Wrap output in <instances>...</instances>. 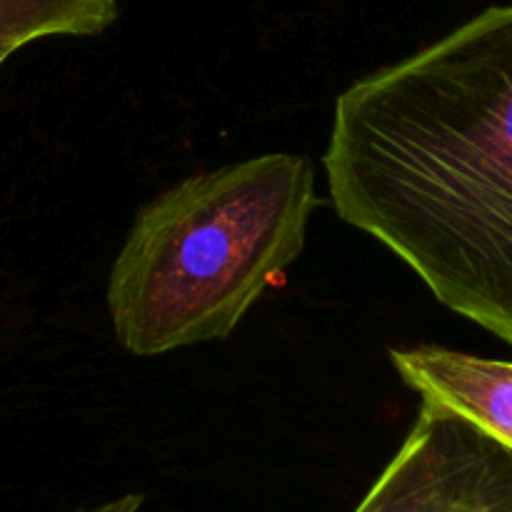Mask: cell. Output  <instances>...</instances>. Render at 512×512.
I'll use <instances>...</instances> for the list:
<instances>
[{
    "label": "cell",
    "instance_id": "3",
    "mask_svg": "<svg viewBox=\"0 0 512 512\" xmlns=\"http://www.w3.org/2000/svg\"><path fill=\"white\" fill-rule=\"evenodd\" d=\"M353 512H512V448L458 410L423 400Z\"/></svg>",
    "mask_w": 512,
    "mask_h": 512
},
{
    "label": "cell",
    "instance_id": "7",
    "mask_svg": "<svg viewBox=\"0 0 512 512\" xmlns=\"http://www.w3.org/2000/svg\"><path fill=\"white\" fill-rule=\"evenodd\" d=\"M8 58H10V53H3V50H0V65H3Z\"/></svg>",
    "mask_w": 512,
    "mask_h": 512
},
{
    "label": "cell",
    "instance_id": "4",
    "mask_svg": "<svg viewBox=\"0 0 512 512\" xmlns=\"http://www.w3.org/2000/svg\"><path fill=\"white\" fill-rule=\"evenodd\" d=\"M403 383L423 400L448 405L512 448V363L440 345L390 350Z\"/></svg>",
    "mask_w": 512,
    "mask_h": 512
},
{
    "label": "cell",
    "instance_id": "1",
    "mask_svg": "<svg viewBox=\"0 0 512 512\" xmlns=\"http://www.w3.org/2000/svg\"><path fill=\"white\" fill-rule=\"evenodd\" d=\"M323 168L340 220L512 345V5L355 80Z\"/></svg>",
    "mask_w": 512,
    "mask_h": 512
},
{
    "label": "cell",
    "instance_id": "6",
    "mask_svg": "<svg viewBox=\"0 0 512 512\" xmlns=\"http://www.w3.org/2000/svg\"><path fill=\"white\" fill-rule=\"evenodd\" d=\"M140 508H143V495L128 493L120 495V498L105 500V503L98 505H85V508H78L73 512H138Z\"/></svg>",
    "mask_w": 512,
    "mask_h": 512
},
{
    "label": "cell",
    "instance_id": "5",
    "mask_svg": "<svg viewBox=\"0 0 512 512\" xmlns=\"http://www.w3.org/2000/svg\"><path fill=\"white\" fill-rule=\"evenodd\" d=\"M118 18V0H0V50L13 55L50 35H98Z\"/></svg>",
    "mask_w": 512,
    "mask_h": 512
},
{
    "label": "cell",
    "instance_id": "2",
    "mask_svg": "<svg viewBox=\"0 0 512 512\" xmlns=\"http://www.w3.org/2000/svg\"><path fill=\"white\" fill-rule=\"evenodd\" d=\"M318 208L313 165L268 153L150 200L110 268L108 313L128 353L225 340L300 258Z\"/></svg>",
    "mask_w": 512,
    "mask_h": 512
}]
</instances>
